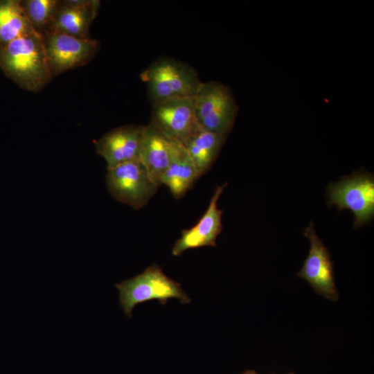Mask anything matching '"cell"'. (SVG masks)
I'll return each instance as SVG.
<instances>
[{"instance_id":"16","label":"cell","mask_w":374,"mask_h":374,"mask_svg":"<svg viewBox=\"0 0 374 374\" xmlns=\"http://www.w3.org/2000/svg\"><path fill=\"white\" fill-rule=\"evenodd\" d=\"M226 139V136L202 130L184 145L195 163L199 177L210 168Z\"/></svg>"},{"instance_id":"3","label":"cell","mask_w":374,"mask_h":374,"mask_svg":"<svg viewBox=\"0 0 374 374\" xmlns=\"http://www.w3.org/2000/svg\"><path fill=\"white\" fill-rule=\"evenodd\" d=\"M119 292L120 305L127 317H132L134 308L150 300L166 304L169 299H177L183 304L190 301L179 283L168 277L159 266L152 265L141 274L116 284Z\"/></svg>"},{"instance_id":"9","label":"cell","mask_w":374,"mask_h":374,"mask_svg":"<svg viewBox=\"0 0 374 374\" xmlns=\"http://www.w3.org/2000/svg\"><path fill=\"white\" fill-rule=\"evenodd\" d=\"M309 239L308 255L298 276L306 280L314 290L325 298L336 301L339 295L333 276V265L330 253L317 236L312 222L304 230Z\"/></svg>"},{"instance_id":"6","label":"cell","mask_w":374,"mask_h":374,"mask_svg":"<svg viewBox=\"0 0 374 374\" xmlns=\"http://www.w3.org/2000/svg\"><path fill=\"white\" fill-rule=\"evenodd\" d=\"M106 182L112 196L134 209L146 205L159 186L151 179L141 160L107 168Z\"/></svg>"},{"instance_id":"17","label":"cell","mask_w":374,"mask_h":374,"mask_svg":"<svg viewBox=\"0 0 374 374\" xmlns=\"http://www.w3.org/2000/svg\"><path fill=\"white\" fill-rule=\"evenodd\" d=\"M60 1L26 0L21 5L34 30L44 35L49 31Z\"/></svg>"},{"instance_id":"7","label":"cell","mask_w":374,"mask_h":374,"mask_svg":"<svg viewBox=\"0 0 374 374\" xmlns=\"http://www.w3.org/2000/svg\"><path fill=\"white\" fill-rule=\"evenodd\" d=\"M170 140L185 145L201 130L194 97L177 98L152 105L151 121Z\"/></svg>"},{"instance_id":"8","label":"cell","mask_w":374,"mask_h":374,"mask_svg":"<svg viewBox=\"0 0 374 374\" xmlns=\"http://www.w3.org/2000/svg\"><path fill=\"white\" fill-rule=\"evenodd\" d=\"M52 76L87 63L96 55L98 42L65 33L50 31L42 35Z\"/></svg>"},{"instance_id":"13","label":"cell","mask_w":374,"mask_h":374,"mask_svg":"<svg viewBox=\"0 0 374 374\" xmlns=\"http://www.w3.org/2000/svg\"><path fill=\"white\" fill-rule=\"evenodd\" d=\"M172 144L153 123L144 125L140 160L159 187L171 160Z\"/></svg>"},{"instance_id":"10","label":"cell","mask_w":374,"mask_h":374,"mask_svg":"<svg viewBox=\"0 0 374 374\" xmlns=\"http://www.w3.org/2000/svg\"><path fill=\"white\" fill-rule=\"evenodd\" d=\"M227 185L226 182L216 187L208 206L199 222L190 229L181 231V237L172 247L173 256H179L190 249L204 246L216 247L217 237L222 231L223 213V211L217 207V201Z\"/></svg>"},{"instance_id":"2","label":"cell","mask_w":374,"mask_h":374,"mask_svg":"<svg viewBox=\"0 0 374 374\" xmlns=\"http://www.w3.org/2000/svg\"><path fill=\"white\" fill-rule=\"evenodd\" d=\"M152 105L163 100L194 97L202 81L197 72L180 60L160 57L141 73Z\"/></svg>"},{"instance_id":"5","label":"cell","mask_w":374,"mask_h":374,"mask_svg":"<svg viewBox=\"0 0 374 374\" xmlns=\"http://www.w3.org/2000/svg\"><path fill=\"white\" fill-rule=\"evenodd\" d=\"M328 204L339 211L350 210L355 228L372 221L374 217V177L364 170L354 172L327 187Z\"/></svg>"},{"instance_id":"14","label":"cell","mask_w":374,"mask_h":374,"mask_svg":"<svg viewBox=\"0 0 374 374\" xmlns=\"http://www.w3.org/2000/svg\"><path fill=\"white\" fill-rule=\"evenodd\" d=\"M199 177L195 163L186 147L172 141L170 162L163 175L161 184L168 188L177 199L181 197Z\"/></svg>"},{"instance_id":"12","label":"cell","mask_w":374,"mask_h":374,"mask_svg":"<svg viewBox=\"0 0 374 374\" xmlns=\"http://www.w3.org/2000/svg\"><path fill=\"white\" fill-rule=\"evenodd\" d=\"M100 5L95 0L60 1L50 31L89 38V30Z\"/></svg>"},{"instance_id":"15","label":"cell","mask_w":374,"mask_h":374,"mask_svg":"<svg viewBox=\"0 0 374 374\" xmlns=\"http://www.w3.org/2000/svg\"><path fill=\"white\" fill-rule=\"evenodd\" d=\"M34 32L21 1H0V46Z\"/></svg>"},{"instance_id":"11","label":"cell","mask_w":374,"mask_h":374,"mask_svg":"<svg viewBox=\"0 0 374 374\" xmlns=\"http://www.w3.org/2000/svg\"><path fill=\"white\" fill-rule=\"evenodd\" d=\"M144 125H125L115 128L95 141L97 153L107 162V168L140 160Z\"/></svg>"},{"instance_id":"1","label":"cell","mask_w":374,"mask_h":374,"mask_svg":"<svg viewBox=\"0 0 374 374\" xmlns=\"http://www.w3.org/2000/svg\"><path fill=\"white\" fill-rule=\"evenodd\" d=\"M0 66L17 84L37 91L52 79L42 35L37 32L0 46Z\"/></svg>"},{"instance_id":"4","label":"cell","mask_w":374,"mask_h":374,"mask_svg":"<svg viewBox=\"0 0 374 374\" xmlns=\"http://www.w3.org/2000/svg\"><path fill=\"white\" fill-rule=\"evenodd\" d=\"M194 100L201 130L226 137L233 127L238 112L231 90L217 81L202 82Z\"/></svg>"}]
</instances>
